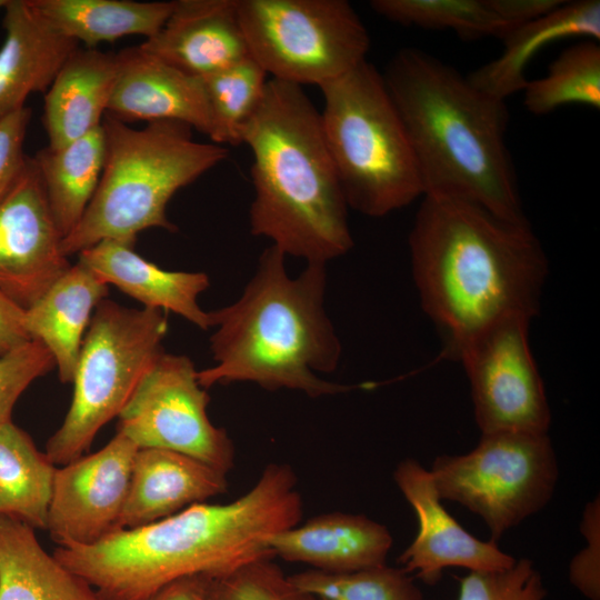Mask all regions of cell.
Returning <instances> with one entry per match:
<instances>
[{"mask_svg":"<svg viewBox=\"0 0 600 600\" xmlns=\"http://www.w3.org/2000/svg\"><path fill=\"white\" fill-rule=\"evenodd\" d=\"M297 487L291 466L271 462L231 502L193 504L166 519L120 529L94 544L57 547L52 554L101 600H147L181 578L213 577L274 558L268 537L302 518Z\"/></svg>","mask_w":600,"mask_h":600,"instance_id":"1","label":"cell"},{"mask_svg":"<svg viewBox=\"0 0 600 600\" xmlns=\"http://www.w3.org/2000/svg\"><path fill=\"white\" fill-rule=\"evenodd\" d=\"M409 248L422 308L442 336L446 356L456 359L464 343L501 319L537 314L548 262L529 224L427 193Z\"/></svg>","mask_w":600,"mask_h":600,"instance_id":"2","label":"cell"},{"mask_svg":"<svg viewBox=\"0 0 600 600\" xmlns=\"http://www.w3.org/2000/svg\"><path fill=\"white\" fill-rule=\"evenodd\" d=\"M382 76L414 153L423 194L463 199L528 226L506 143V101L419 48L400 49Z\"/></svg>","mask_w":600,"mask_h":600,"instance_id":"3","label":"cell"},{"mask_svg":"<svg viewBox=\"0 0 600 600\" xmlns=\"http://www.w3.org/2000/svg\"><path fill=\"white\" fill-rule=\"evenodd\" d=\"M326 266L307 263L291 278L286 256L274 246L268 247L241 296L209 311L214 364L198 370L199 383L209 389L251 382L310 398L352 389L320 376L336 371L342 351L324 307Z\"/></svg>","mask_w":600,"mask_h":600,"instance_id":"4","label":"cell"},{"mask_svg":"<svg viewBox=\"0 0 600 600\" xmlns=\"http://www.w3.org/2000/svg\"><path fill=\"white\" fill-rule=\"evenodd\" d=\"M242 143L252 153L251 233L307 263L344 256L353 247L349 207L303 88L269 79Z\"/></svg>","mask_w":600,"mask_h":600,"instance_id":"5","label":"cell"},{"mask_svg":"<svg viewBox=\"0 0 600 600\" xmlns=\"http://www.w3.org/2000/svg\"><path fill=\"white\" fill-rule=\"evenodd\" d=\"M106 160L97 191L77 227L62 240L69 258L106 239L137 240L146 229L170 232L171 198L228 157V149L192 138L179 121L148 122L141 129L106 113Z\"/></svg>","mask_w":600,"mask_h":600,"instance_id":"6","label":"cell"},{"mask_svg":"<svg viewBox=\"0 0 600 600\" xmlns=\"http://www.w3.org/2000/svg\"><path fill=\"white\" fill-rule=\"evenodd\" d=\"M320 89L322 131L348 207L380 218L423 196L414 153L382 73L364 60Z\"/></svg>","mask_w":600,"mask_h":600,"instance_id":"7","label":"cell"},{"mask_svg":"<svg viewBox=\"0 0 600 600\" xmlns=\"http://www.w3.org/2000/svg\"><path fill=\"white\" fill-rule=\"evenodd\" d=\"M164 312L109 299L98 304L78 357L70 408L46 443L53 464L87 454L99 430L119 416L163 351L169 329Z\"/></svg>","mask_w":600,"mask_h":600,"instance_id":"8","label":"cell"},{"mask_svg":"<svg viewBox=\"0 0 600 600\" xmlns=\"http://www.w3.org/2000/svg\"><path fill=\"white\" fill-rule=\"evenodd\" d=\"M253 58L272 79L319 88L366 60L367 28L346 0H238Z\"/></svg>","mask_w":600,"mask_h":600,"instance_id":"9","label":"cell"},{"mask_svg":"<svg viewBox=\"0 0 600 600\" xmlns=\"http://www.w3.org/2000/svg\"><path fill=\"white\" fill-rule=\"evenodd\" d=\"M441 500L480 517L491 540L539 512L551 500L559 468L548 433H481L463 454L438 457L429 470Z\"/></svg>","mask_w":600,"mask_h":600,"instance_id":"10","label":"cell"},{"mask_svg":"<svg viewBox=\"0 0 600 600\" xmlns=\"http://www.w3.org/2000/svg\"><path fill=\"white\" fill-rule=\"evenodd\" d=\"M209 402L193 361L162 351L117 417V432L139 449L180 452L228 473L234 464V444L209 419Z\"/></svg>","mask_w":600,"mask_h":600,"instance_id":"11","label":"cell"},{"mask_svg":"<svg viewBox=\"0 0 600 600\" xmlns=\"http://www.w3.org/2000/svg\"><path fill=\"white\" fill-rule=\"evenodd\" d=\"M528 316L507 317L471 338L457 360L466 369L481 433H548L551 412L532 357Z\"/></svg>","mask_w":600,"mask_h":600,"instance_id":"12","label":"cell"},{"mask_svg":"<svg viewBox=\"0 0 600 600\" xmlns=\"http://www.w3.org/2000/svg\"><path fill=\"white\" fill-rule=\"evenodd\" d=\"M138 447L122 433L57 468L46 530L58 547L90 546L120 530Z\"/></svg>","mask_w":600,"mask_h":600,"instance_id":"13","label":"cell"},{"mask_svg":"<svg viewBox=\"0 0 600 600\" xmlns=\"http://www.w3.org/2000/svg\"><path fill=\"white\" fill-rule=\"evenodd\" d=\"M31 156L0 203V292L30 308L70 267Z\"/></svg>","mask_w":600,"mask_h":600,"instance_id":"14","label":"cell"},{"mask_svg":"<svg viewBox=\"0 0 600 600\" xmlns=\"http://www.w3.org/2000/svg\"><path fill=\"white\" fill-rule=\"evenodd\" d=\"M393 480L418 520L414 539L398 558L408 573L433 586L448 568L493 571L510 568L516 562L517 559L502 551L496 541L476 538L446 510L430 471L419 461H400Z\"/></svg>","mask_w":600,"mask_h":600,"instance_id":"15","label":"cell"},{"mask_svg":"<svg viewBox=\"0 0 600 600\" xmlns=\"http://www.w3.org/2000/svg\"><path fill=\"white\" fill-rule=\"evenodd\" d=\"M119 71L107 113L124 122L179 121L208 136L213 119L201 78L190 76L139 46L118 52Z\"/></svg>","mask_w":600,"mask_h":600,"instance_id":"16","label":"cell"},{"mask_svg":"<svg viewBox=\"0 0 600 600\" xmlns=\"http://www.w3.org/2000/svg\"><path fill=\"white\" fill-rule=\"evenodd\" d=\"M238 0H177L162 28L139 47L170 66L206 78L250 57Z\"/></svg>","mask_w":600,"mask_h":600,"instance_id":"17","label":"cell"},{"mask_svg":"<svg viewBox=\"0 0 600 600\" xmlns=\"http://www.w3.org/2000/svg\"><path fill=\"white\" fill-rule=\"evenodd\" d=\"M267 543L274 558L349 573L386 563L393 539L386 526L364 514L333 511L278 531Z\"/></svg>","mask_w":600,"mask_h":600,"instance_id":"18","label":"cell"},{"mask_svg":"<svg viewBox=\"0 0 600 600\" xmlns=\"http://www.w3.org/2000/svg\"><path fill=\"white\" fill-rule=\"evenodd\" d=\"M227 473L190 456L138 449L120 529L146 526L228 491Z\"/></svg>","mask_w":600,"mask_h":600,"instance_id":"19","label":"cell"},{"mask_svg":"<svg viewBox=\"0 0 600 600\" xmlns=\"http://www.w3.org/2000/svg\"><path fill=\"white\" fill-rule=\"evenodd\" d=\"M134 243L106 239L79 252L78 261L144 308L174 312L208 330L210 316L201 309L198 298L209 288V277L204 272L164 270L137 253Z\"/></svg>","mask_w":600,"mask_h":600,"instance_id":"20","label":"cell"},{"mask_svg":"<svg viewBox=\"0 0 600 600\" xmlns=\"http://www.w3.org/2000/svg\"><path fill=\"white\" fill-rule=\"evenodd\" d=\"M0 47V120L24 108L31 93H46L79 43L52 31L28 0H9L3 9Z\"/></svg>","mask_w":600,"mask_h":600,"instance_id":"21","label":"cell"},{"mask_svg":"<svg viewBox=\"0 0 600 600\" xmlns=\"http://www.w3.org/2000/svg\"><path fill=\"white\" fill-rule=\"evenodd\" d=\"M118 71V52L79 47L68 57L44 93L42 123L49 147L102 124Z\"/></svg>","mask_w":600,"mask_h":600,"instance_id":"22","label":"cell"},{"mask_svg":"<svg viewBox=\"0 0 600 600\" xmlns=\"http://www.w3.org/2000/svg\"><path fill=\"white\" fill-rule=\"evenodd\" d=\"M108 292V284L77 261L24 310L30 339L50 351L61 382H72L84 334Z\"/></svg>","mask_w":600,"mask_h":600,"instance_id":"23","label":"cell"},{"mask_svg":"<svg viewBox=\"0 0 600 600\" xmlns=\"http://www.w3.org/2000/svg\"><path fill=\"white\" fill-rule=\"evenodd\" d=\"M567 38L600 39L599 0L563 1L548 14L512 29L502 39L501 54L467 77L481 91L506 101L526 87V70L534 56Z\"/></svg>","mask_w":600,"mask_h":600,"instance_id":"24","label":"cell"},{"mask_svg":"<svg viewBox=\"0 0 600 600\" xmlns=\"http://www.w3.org/2000/svg\"><path fill=\"white\" fill-rule=\"evenodd\" d=\"M0 600H101L93 587L49 554L34 529L0 514Z\"/></svg>","mask_w":600,"mask_h":600,"instance_id":"25","label":"cell"},{"mask_svg":"<svg viewBox=\"0 0 600 600\" xmlns=\"http://www.w3.org/2000/svg\"><path fill=\"white\" fill-rule=\"evenodd\" d=\"M34 13L56 33L94 48L131 34L147 39L164 24L173 1L28 0Z\"/></svg>","mask_w":600,"mask_h":600,"instance_id":"26","label":"cell"},{"mask_svg":"<svg viewBox=\"0 0 600 600\" xmlns=\"http://www.w3.org/2000/svg\"><path fill=\"white\" fill-rule=\"evenodd\" d=\"M32 159L54 221L66 238L81 220L99 186L106 160L102 124L66 144L46 146Z\"/></svg>","mask_w":600,"mask_h":600,"instance_id":"27","label":"cell"},{"mask_svg":"<svg viewBox=\"0 0 600 600\" xmlns=\"http://www.w3.org/2000/svg\"><path fill=\"white\" fill-rule=\"evenodd\" d=\"M56 470L24 430L0 423V514L46 529Z\"/></svg>","mask_w":600,"mask_h":600,"instance_id":"28","label":"cell"},{"mask_svg":"<svg viewBox=\"0 0 600 600\" xmlns=\"http://www.w3.org/2000/svg\"><path fill=\"white\" fill-rule=\"evenodd\" d=\"M523 104L537 116L567 104L600 108V47L594 40L563 50L548 67L544 77L527 82Z\"/></svg>","mask_w":600,"mask_h":600,"instance_id":"29","label":"cell"},{"mask_svg":"<svg viewBox=\"0 0 600 600\" xmlns=\"http://www.w3.org/2000/svg\"><path fill=\"white\" fill-rule=\"evenodd\" d=\"M379 16L406 27L450 29L462 39L502 40L513 26L494 13L486 0H372Z\"/></svg>","mask_w":600,"mask_h":600,"instance_id":"30","label":"cell"},{"mask_svg":"<svg viewBox=\"0 0 600 600\" xmlns=\"http://www.w3.org/2000/svg\"><path fill=\"white\" fill-rule=\"evenodd\" d=\"M201 79L213 119L212 143L242 144L244 128L264 97L267 72L248 57Z\"/></svg>","mask_w":600,"mask_h":600,"instance_id":"31","label":"cell"},{"mask_svg":"<svg viewBox=\"0 0 600 600\" xmlns=\"http://www.w3.org/2000/svg\"><path fill=\"white\" fill-rule=\"evenodd\" d=\"M289 579L319 600H424L410 573L387 563L349 573L309 569Z\"/></svg>","mask_w":600,"mask_h":600,"instance_id":"32","label":"cell"},{"mask_svg":"<svg viewBox=\"0 0 600 600\" xmlns=\"http://www.w3.org/2000/svg\"><path fill=\"white\" fill-rule=\"evenodd\" d=\"M273 559H257L207 577L204 600H319L297 588Z\"/></svg>","mask_w":600,"mask_h":600,"instance_id":"33","label":"cell"},{"mask_svg":"<svg viewBox=\"0 0 600 600\" xmlns=\"http://www.w3.org/2000/svg\"><path fill=\"white\" fill-rule=\"evenodd\" d=\"M542 577L528 558L507 569L470 571L460 579L458 600H546Z\"/></svg>","mask_w":600,"mask_h":600,"instance_id":"34","label":"cell"},{"mask_svg":"<svg viewBox=\"0 0 600 600\" xmlns=\"http://www.w3.org/2000/svg\"><path fill=\"white\" fill-rule=\"evenodd\" d=\"M56 368L50 351L29 340L0 357V423L12 421L13 408L24 390Z\"/></svg>","mask_w":600,"mask_h":600,"instance_id":"35","label":"cell"},{"mask_svg":"<svg viewBox=\"0 0 600 600\" xmlns=\"http://www.w3.org/2000/svg\"><path fill=\"white\" fill-rule=\"evenodd\" d=\"M581 533L586 546L571 560L569 581L587 599L600 600V498L584 507Z\"/></svg>","mask_w":600,"mask_h":600,"instance_id":"36","label":"cell"},{"mask_svg":"<svg viewBox=\"0 0 600 600\" xmlns=\"http://www.w3.org/2000/svg\"><path fill=\"white\" fill-rule=\"evenodd\" d=\"M31 116V109L24 107L0 120V203L26 166L24 140Z\"/></svg>","mask_w":600,"mask_h":600,"instance_id":"37","label":"cell"},{"mask_svg":"<svg viewBox=\"0 0 600 600\" xmlns=\"http://www.w3.org/2000/svg\"><path fill=\"white\" fill-rule=\"evenodd\" d=\"M489 8L514 28L541 18L563 3L562 0H486Z\"/></svg>","mask_w":600,"mask_h":600,"instance_id":"38","label":"cell"},{"mask_svg":"<svg viewBox=\"0 0 600 600\" xmlns=\"http://www.w3.org/2000/svg\"><path fill=\"white\" fill-rule=\"evenodd\" d=\"M24 310L0 292V357L28 342Z\"/></svg>","mask_w":600,"mask_h":600,"instance_id":"39","label":"cell"},{"mask_svg":"<svg viewBox=\"0 0 600 600\" xmlns=\"http://www.w3.org/2000/svg\"><path fill=\"white\" fill-rule=\"evenodd\" d=\"M207 576L178 579L160 589L147 600H204Z\"/></svg>","mask_w":600,"mask_h":600,"instance_id":"40","label":"cell"},{"mask_svg":"<svg viewBox=\"0 0 600 600\" xmlns=\"http://www.w3.org/2000/svg\"><path fill=\"white\" fill-rule=\"evenodd\" d=\"M9 0H0V11H3V9L7 7Z\"/></svg>","mask_w":600,"mask_h":600,"instance_id":"41","label":"cell"}]
</instances>
